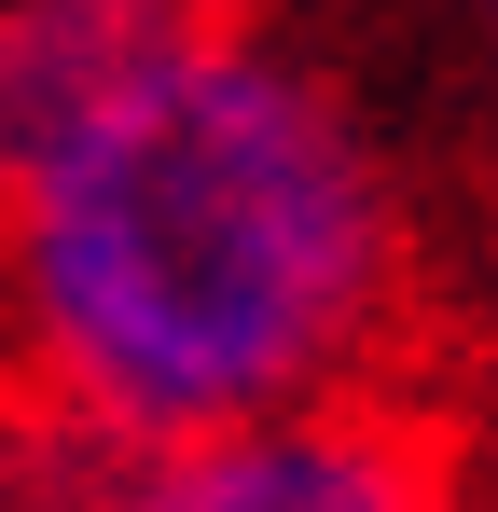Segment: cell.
<instances>
[{
	"mask_svg": "<svg viewBox=\"0 0 498 512\" xmlns=\"http://www.w3.org/2000/svg\"><path fill=\"white\" fill-rule=\"evenodd\" d=\"M402 333V194L236 0H0V402L180 443L360 388Z\"/></svg>",
	"mask_w": 498,
	"mask_h": 512,
	"instance_id": "cell-1",
	"label": "cell"
},
{
	"mask_svg": "<svg viewBox=\"0 0 498 512\" xmlns=\"http://www.w3.org/2000/svg\"><path fill=\"white\" fill-rule=\"evenodd\" d=\"M70 512H443V443L374 388H319L180 443H111Z\"/></svg>",
	"mask_w": 498,
	"mask_h": 512,
	"instance_id": "cell-2",
	"label": "cell"
},
{
	"mask_svg": "<svg viewBox=\"0 0 498 512\" xmlns=\"http://www.w3.org/2000/svg\"><path fill=\"white\" fill-rule=\"evenodd\" d=\"M471 28H485V42H498V0H471Z\"/></svg>",
	"mask_w": 498,
	"mask_h": 512,
	"instance_id": "cell-3",
	"label": "cell"
}]
</instances>
